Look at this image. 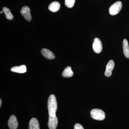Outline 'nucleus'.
<instances>
[{"instance_id": "nucleus-2", "label": "nucleus", "mask_w": 129, "mask_h": 129, "mask_svg": "<svg viewBox=\"0 0 129 129\" xmlns=\"http://www.w3.org/2000/svg\"><path fill=\"white\" fill-rule=\"evenodd\" d=\"M91 117L95 120H102L106 117V114L103 111L98 109H94L90 112Z\"/></svg>"}, {"instance_id": "nucleus-7", "label": "nucleus", "mask_w": 129, "mask_h": 129, "mask_svg": "<svg viewBox=\"0 0 129 129\" xmlns=\"http://www.w3.org/2000/svg\"><path fill=\"white\" fill-rule=\"evenodd\" d=\"M8 125L10 129H17L18 127V123L16 116L12 115L9 118Z\"/></svg>"}, {"instance_id": "nucleus-9", "label": "nucleus", "mask_w": 129, "mask_h": 129, "mask_svg": "<svg viewBox=\"0 0 129 129\" xmlns=\"http://www.w3.org/2000/svg\"><path fill=\"white\" fill-rule=\"evenodd\" d=\"M41 53L44 57L49 60H52L55 58V56L53 52L47 48H42L41 50Z\"/></svg>"}, {"instance_id": "nucleus-18", "label": "nucleus", "mask_w": 129, "mask_h": 129, "mask_svg": "<svg viewBox=\"0 0 129 129\" xmlns=\"http://www.w3.org/2000/svg\"><path fill=\"white\" fill-rule=\"evenodd\" d=\"M2 104V101L1 99H0V107H1Z\"/></svg>"}, {"instance_id": "nucleus-19", "label": "nucleus", "mask_w": 129, "mask_h": 129, "mask_svg": "<svg viewBox=\"0 0 129 129\" xmlns=\"http://www.w3.org/2000/svg\"><path fill=\"white\" fill-rule=\"evenodd\" d=\"M3 11H1V14H2V13H3Z\"/></svg>"}, {"instance_id": "nucleus-14", "label": "nucleus", "mask_w": 129, "mask_h": 129, "mask_svg": "<svg viewBox=\"0 0 129 129\" xmlns=\"http://www.w3.org/2000/svg\"><path fill=\"white\" fill-rule=\"evenodd\" d=\"M123 53L125 56L127 58H129V46L127 40H123Z\"/></svg>"}, {"instance_id": "nucleus-8", "label": "nucleus", "mask_w": 129, "mask_h": 129, "mask_svg": "<svg viewBox=\"0 0 129 129\" xmlns=\"http://www.w3.org/2000/svg\"><path fill=\"white\" fill-rule=\"evenodd\" d=\"M58 119L55 117H49L48 123V128L50 129H56L58 124Z\"/></svg>"}, {"instance_id": "nucleus-16", "label": "nucleus", "mask_w": 129, "mask_h": 129, "mask_svg": "<svg viewBox=\"0 0 129 129\" xmlns=\"http://www.w3.org/2000/svg\"><path fill=\"white\" fill-rule=\"evenodd\" d=\"M75 3V0H65V5L69 8L73 7Z\"/></svg>"}, {"instance_id": "nucleus-4", "label": "nucleus", "mask_w": 129, "mask_h": 129, "mask_svg": "<svg viewBox=\"0 0 129 129\" xmlns=\"http://www.w3.org/2000/svg\"><path fill=\"white\" fill-rule=\"evenodd\" d=\"M92 48L95 53H99L101 52L103 49L102 44L99 38H95L94 39L92 44Z\"/></svg>"}, {"instance_id": "nucleus-6", "label": "nucleus", "mask_w": 129, "mask_h": 129, "mask_svg": "<svg viewBox=\"0 0 129 129\" xmlns=\"http://www.w3.org/2000/svg\"><path fill=\"white\" fill-rule=\"evenodd\" d=\"M115 66V63L113 60H110L107 64L106 67L105 75L108 77H110L112 75V71Z\"/></svg>"}, {"instance_id": "nucleus-15", "label": "nucleus", "mask_w": 129, "mask_h": 129, "mask_svg": "<svg viewBox=\"0 0 129 129\" xmlns=\"http://www.w3.org/2000/svg\"><path fill=\"white\" fill-rule=\"evenodd\" d=\"M3 12L5 13L6 18L8 19L11 20L13 19V15H12L11 11L8 8L6 7L3 8Z\"/></svg>"}, {"instance_id": "nucleus-12", "label": "nucleus", "mask_w": 129, "mask_h": 129, "mask_svg": "<svg viewBox=\"0 0 129 129\" xmlns=\"http://www.w3.org/2000/svg\"><path fill=\"white\" fill-rule=\"evenodd\" d=\"M60 3L57 2H54L52 3L48 6V9L50 11L55 12L59 11L60 9Z\"/></svg>"}, {"instance_id": "nucleus-10", "label": "nucleus", "mask_w": 129, "mask_h": 129, "mask_svg": "<svg viewBox=\"0 0 129 129\" xmlns=\"http://www.w3.org/2000/svg\"><path fill=\"white\" fill-rule=\"evenodd\" d=\"M11 71L19 73H24L27 72V69L25 65H22L19 67L16 66L12 67L11 69Z\"/></svg>"}, {"instance_id": "nucleus-1", "label": "nucleus", "mask_w": 129, "mask_h": 129, "mask_svg": "<svg viewBox=\"0 0 129 129\" xmlns=\"http://www.w3.org/2000/svg\"><path fill=\"white\" fill-rule=\"evenodd\" d=\"M57 108V104L55 96L52 94L48 98V109L49 117H55Z\"/></svg>"}, {"instance_id": "nucleus-13", "label": "nucleus", "mask_w": 129, "mask_h": 129, "mask_svg": "<svg viewBox=\"0 0 129 129\" xmlns=\"http://www.w3.org/2000/svg\"><path fill=\"white\" fill-rule=\"evenodd\" d=\"M73 75V72L72 71V68L70 67H66L62 74L63 77L67 78L72 77Z\"/></svg>"}, {"instance_id": "nucleus-11", "label": "nucleus", "mask_w": 129, "mask_h": 129, "mask_svg": "<svg viewBox=\"0 0 129 129\" xmlns=\"http://www.w3.org/2000/svg\"><path fill=\"white\" fill-rule=\"evenodd\" d=\"M29 129H40V125L37 119L32 118L30 119L29 124Z\"/></svg>"}, {"instance_id": "nucleus-3", "label": "nucleus", "mask_w": 129, "mask_h": 129, "mask_svg": "<svg viewBox=\"0 0 129 129\" xmlns=\"http://www.w3.org/2000/svg\"><path fill=\"white\" fill-rule=\"evenodd\" d=\"M122 3L121 2H117L112 5L109 8V13L112 16L118 14L122 9Z\"/></svg>"}, {"instance_id": "nucleus-5", "label": "nucleus", "mask_w": 129, "mask_h": 129, "mask_svg": "<svg viewBox=\"0 0 129 129\" xmlns=\"http://www.w3.org/2000/svg\"><path fill=\"white\" fill-rule=\"evenodd\" d=\"M21 13L22 15L23 16L25 20L28 22H30L32 19L31 14L30 13V8L28 7H23L22 8L21 11Z\"/></svg>"}, {"instance_id": "nucleus-17", "label": "nucleus", "mask_w": 129, "mask_h": 129, "mask_svg": "<svg viewBox=\"0 0 129 129\" xmlns=\"http://www.w3.org/2000/svg\"><path fill=\"white\" fill-rule=\"evenodd\" d=\"M74 129H84L83 126L79 123H76L75 125Z\"/></svg>"}]
</instances>
